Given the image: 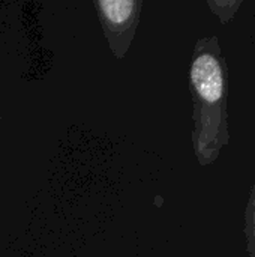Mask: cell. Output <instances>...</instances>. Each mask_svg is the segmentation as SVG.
<instances>
[{"mask_svg":"<svg viewBox=\"0 0 255 257\" xmlns=\"http://www.w3.org/2000/svg\"><path fill=\"white\" fill-rule=\"evenodd\" d=\"M192 149L201 167L213 164L230 145L228 63L218 36L197 39L189 63Z\"/></svg>","mask_w":255,"mask_h":257,"instance_id":"obj_1","label":"cell"},{"mask_svg":"<svg viewBox=\"0 0 255 257\" xmlns=\"http://www.w3.org/2000/svg\"><path fill=\"white\" fill-rule=\"evenodd\" d=\"M93 6L113 56L122 60L135 38L143 0H93Z\"/></svg>","mask_w":255,"mask_h":257,"instance_id":"obj_2","label":"cell"},{"mask_svg":"<svg viewBox=\"0 0 255 257\" xmlns=\"http://www.w3.org/2000/svg\"><path fill=\"white\" fill-rule=\"evenodd\" d=\"M243 235L246 257H255V182L249 191L243 214Z\"/></svg>","mask_w":255,"mask_h":257,"instance_id":"obj_3","label":"cell"},{"mask_svg":"<svg viewBox=\"0 0 255 257\" xmlns=\"http://www.w3.org/2000/svg\"><path fill=\"white\" fill-rule=\"evenodd\" d=\"M242 2L237 0V2H219V0H207V6L212 9V12L219 18L221 24H227L230 23L237 9L240 8Z\"/></svg>","mask_w":255,"mask_h":257,"instance_id":"obj_4","label":"cell"}]
</instances>
